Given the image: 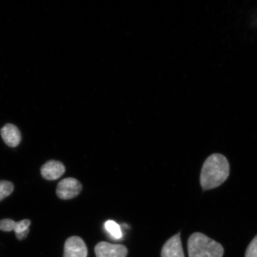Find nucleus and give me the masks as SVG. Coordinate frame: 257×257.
I'll return each mask as SVG.
<instances>
[{
    "label": "nucleus",
    "mask_w": 257,
    "mask_h": 257,
    "mask_svg": "<svg viewBox=\"0 0 257 257\" xmlns=\"http://www.w3.org/2000/svg\"><path fill=\"white\" fill-rule=\"evenodd\" d=\"M230 166L226 157L213 154L205 161L201 169L200 184L204 191L218 187L229 177Z\"/></svg>",
    "instance_id": "nucleus-1"
},
{
    "label": "nucleus",
    "mask_w": 257,
    "mask_h": 257,
    "mask_svg": "<svg viewBox=\"0 0 257 257\" xmlns=\"http://www.w3.org/2000/svg\"><path fill=\"white\" fill-rule=\"evenodd\" d=\"M189 257H223L224 248L220 243L205 234L196 232L188 241Z\"/></svg>",
    "instance_id": "nucleus-2"
},
{
    "label": "nucleus",
    "mask_w": 257,
    "mask_h": 257,
    "mask_svg": "<svg viewBox=\"0 0 257 257\" xmlns=\"http://www.w3.org/2000/svg\"><path fill=\"white\" fill-rule=\"evenodd\" d=\"M82 189V184L78 180L68 178L61 181L57 185L56 194L62 200H70L78 196Z\"/></svg>",
    "instance_id": "nucleus-3"
},
{
    "label": "nucleus",
    "mask_w": 257,
    "mask_h": 257,
    "mask_svg": "<svg viewBox=\"0 0 257 257\" xmlns=\"http://www.w3.org/2000/svg\"><path fill=\"white\" fill-rule=\"evenodd\" d=\"M87 246L80 237L71 236L66 240L63 257H87Z\"/></svg>",
    "instance_id": "nucleus-4"
},
{
    "label": "nucleus",
    "mask_w": 257,
    "mask_h": 257,
    "mask_svg": "<svg viewBox=\"0 0 257 257\" xmlns=\"http://www.w3.org/2000/svg\"><path fill=\"white\" fill-rule=\"evenodd\" d=\"M95 252L96 257H126L128 250L120 244L101 242L96 244Z\"/></svg>",
    "instance_id": "nucleus-5"
},
{
    "label": "nucleus",
    "mask_w": 257,
    "mask_h": 257,
    "mask_svg": "<svg viewBox=\"0 0 257 257\" xmlns=\"http://www.w3.org/2000/svg\"><path fill=\"white\" fill-rule=\"evenodd\" d=\"M162 257H185L182 248L181 233H179L170 237L163 245Z\"/></svg>",
    "instance_id": "nucleus-6"
},
{
    "label": "nucleus",
    "mask_w": 257,
    "mask_h": 257,
    "mask_svg": "<svg viewBox=\"0 0 257 257\" xmlns=\"http://www.w3.org/2000/svg\"><path fill=\"white\" fill-rule=\"evenodd\" d=\"M65 167L59 161L50 160L41 167L42 176L48 181H54L60 178L65 172Z\"/></svg>",
    "instance_id": "nucleus-7"
},
{
    "label": "nucleus",
    "mask_w": 257,
    "mask_h": 257,
    "mask_svg": "<svg viewBox=\"0 0 257 257\" xmlns=\"http://www.w3.org/2000/svg\"><path fill=\"white\" fill-rule=\"evenodd\" d=\"M1 136L3 141L10 147L15 148L20 144L22 136L20 131L15 125L8 123L1 128Z\"/></svg>",
    "instance_id": "nucleus-8"
},
{
    "label": "nucleus",
    "mask_w": 257,
    "mask_h": 257,
    "mask_svg": "<svg viewBox=\"0 0 257 257\" xmlns=\"http://www.w3.org/2000/svg\"><path fill=\"white\" fill-rule=\"evenodd\" d=\"M31 221L28 219H25L16 222L14 220L10 218H5L0 220V230L3 232H11L14 230L15 234H19L25 232L30 229Z\"/></svg>",
    "instance_id": "nucleus-9"
},
{
    "label": "nucleus",
    "mask_w": 257,
    "mask_h": 257,
    "mask_svg": "<svg viewBox=\"0 0 257 257\" xmlns=\"http://www.w3.org/2000/svg\"><path fill=\"white\" fill-rule=\"evenodd\" d=\"M105 228L112 238L120 239L122 237V232L119 225L113 220H108L105 223Z\"/></svg>",
    "instance_id": "nucleus-10"
},
{
    "label": "nucleus",
    "mask_w": 257,
    "mask_h": 257,
    "mask_svg": "<svg viewBox=\"0 0 257 257\" xmlns=\"http://www.w3.org/2000/svg\"><path fill=\"white\" fill-rule=\"evenodd\" d=\"M14 191V185L7 181H0V201L9 197Z\"/></svg>",
    "instance_id": "nucleus-11"
},
{
    "label": "nucleus",
    "mask_w": 257,
    "mask_h": 257,
    "mask_svg": "<svg viewBox=\"0 0 257 257\" xmlns=\"http://www.w3.org/2000/svg\"><path fill=\"white\" fill-rule=\"evenodd\" d=\"M245 257H257V235L249 244L246 250Z\"/></svg>",
    "instance_id": "nucleus-12"
},
{
    "label": "nucleus",
    "mask_w": 257,
    "mask_h": 257,
    "mask_svg": "<svg viewBox=\"0 0 257 257\" xmlns=\"http://www.w3.org/2000/svg\"><path fill=\"white\" fill-rule=\"evenodd\" d=\"M29 233H30V229L25 231L24 232H22L19 234H15V235L16 238L19 240H22L25 239L26 237L28 236Z\"/></svg>",
    "instance_id": "nucleus-13"
}]
</instances>
